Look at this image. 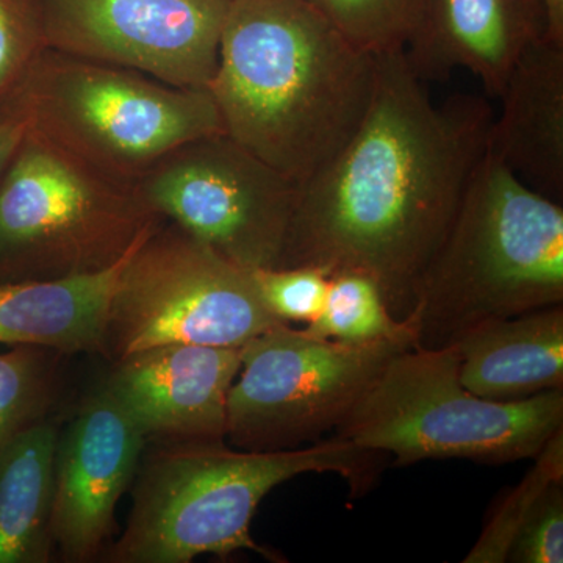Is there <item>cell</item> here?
<instances>
[{"label": "cell", "mask_w": 563, "mask_h": 563, "mask_svg": "<svg viewBox=\"0 0 563 563\" xmlns=\"http://www.w3.org/2000/svg\"><path fill=\"white\" fill-rule=\"evenodd\" d=\"M146 435L109 387L92 396L58 439L51 536L68 558H88L109 536Z\"/></svg>", "instance_id": "7c38bea8"}, {"label": "cell", "mask_w": 563, "mask_h": 563, "mask_svg": "<svg viewBox=\"0 0 563 563\" xmlns=\"http://www.w3.org/2000/svg\"><path fill=\"white\" fill-rule=\"evenodd\" d=\"M410 329H418L417 314L410 312L406 320H396L377 282L366 274L347 272L329 277L320 313L303 331L335 342L368 343Z\"/></svg>", "instance_id": "d6986e66"}, {"label": "cell", "mask_w": 563, "mask_h": 563, "mask_svg": "<svg viewBox=\"0 0 563 563\" xmlns=\"http://www.w3.org/2000/svg\"><path fill=\"white\" fill-rule=\"evenodd\" d=\"M279 322L251 269L162 221L121 274L107 333L114 332L128 357L172 343L242 347Z\"/></svg>", "instance_id": "9c48e42d"}, {"label": "cell", "mask_w": 563, "mask_h": 563, "mask_svg": "<svg viewBox=\"0 0 563 563\" xmlns=\"http://www.w3.org/2000/svg\"><path fill=\"white\" fill-rule=\"evenodd\" d=\"M485 151L532 190L563 202V46L543 38L515 63Z\"/></svg>", "instance_id": "9a60e30c"}, {"label": "cell", "mask_w": 563, "mask_h": 563, "mask_svg": "<svg viewBox=\"0 0 563 563\" xmlns=\"http://www.w3.org/2000/svg\"><path fill=\"white\" fill-rule=\"evenodd\" d=\"M242 366V347L172 343L122 357L107 387L144 435L191 442L225 437L228 396Z\"/></svg>", "instance_id": "4fadbf2b"}, {"label": "cell", "mask_w": 563, "mask_h": 563, "mask_svg": "<svg viewBox=\"0 0 563 563\" xmlns=\"http://www.w3.org/2000/svg\"><path fill=\"white\" fill-rule=\"evenodd\" d=\"M31 117L22 98L20 85L0 98V180L31 132Z\"/></svg>", "instance_id": "484cf974"}, {"label": "cell", "mask_w": 563, "mask_h": 563, "mask_svg": "<svg viewBox=\"0 0 563 563\" xmlns=\"http://www.w3.org/2000/svg\"><path fill=\"white\" fill-rule=\"evenodd\" d=\"M493 118L484 96L433 102L404 51L376 55L372 106L346 146L298 185L276 268L366 274L393 317L406 320L485 154Z\"/></svg>", "instance_id": "6da1fadb"}, {"label": "cell", "mask_w": 563, "mask_h": 563, "mask_svg": "<svg viewBox=\"0 0 563 563\" xmlns=\"http://www.w3.org/2000/svg\"><path fill=\"white\" fill-rule=\"evenodd\" d=\"M531 472L509 493L485 525L473 550L463 559L465 563H504L510 544L525 518L531 512L543 492L555 481L563 479V429L547 443L542 453L533 459Z\"/></svg>", "instance_id": "44dd1931"}, {"label": "cell", "mask_w": 563, "mask_h": 563, "mask_svg": "<svg viewBox=\"0 0 563 563\" xmlns=\"http://www.w3.org/2000/svg\"><path fill=\"white\" fill-rule=\"evenodd\" d=\"M547 35L543 0H428L404 57L424 84L466 69L498 98L521 54Z\"/></svg>", "instance_id": "5bb4252c"}, {"label": "cell", "mask_w": 563, "mask_h": 563, "mask_svg": "<svg viewBox=\"0 0 563 563\" xmlns=\"http://www.w3.org/2000/svg\"><path fill=\"white\" fill-rule=\"evenodd\" d=\"M47 47L207 90L233 0H40Z\"/></svg>", "instance_id": "8fae6325"}, {"label": "cell", "mask_w": 563, "mask_h": 563, "mask_svg": "<svg viewBox=\"0 0 563 563\" xmlns=\"http://www.w3.org/2000/svg\"><path fill=\"white\" fill-rule=\"evenodd\" d=\"M162 221L131 185L31 129L0 180V274L33 280L99 272Z\"/></svg>", "instance_id": "52a82bcc"}, {"label": "cell", "mask_w": 563, "mask_h": 563, "mask_svg": "<svg viewBox=\"0 0 563 563\" xmlns=\"http://www.w3.org/2000/svg\"><path fill=\"white\" fill-rule=\"evenodd\" d=\"M459 377L490 401H523L563 388V303L481 322L455 340Z\"/></svg>", "instance_id": "2e32d148"}, {"label": "cell", "mask_w": 563, "mask_h": 563, "mask_svg": "<svg viewBox=\"0 0 563 563\" xmlns=\"http://www.w3.org/2000/svg\"><path fill=\"white\" fill-rule=\"evenodd\" d=\"M563 303V207L485 151L422 273L418 346L443 347L481 322Z\"/></svg>", "instance_id": "3957f363"}, {"label": "cell", "mask_w": 563, "mask_h": 563, "mask_svg": "<svg viewBox=\"0 0 563 563\" xmlns=\"http://www.w3.org/2000/svg\"><path fill=\"white\" fill-rule=\"evenodd\" d=\"M506 562H563V479L551 484L525 518Z\"/></svg>", "instance_id": "cb8c5ba5"}, {"label": "cell", "mask_w": 563, "mask_h": 563, "mask_svg": "<svg viewBox=\"0 0 563 563\" xmlns=\"http://www.w3.org/2000/svg\"><path fill=\"white\" fill-rule=\"evenodd\" d=\"M548 18L547 38L563 46V0H543Z\"/></svg>", "instance_id": "4316f807"}, {"label": "cell", "mask_w": 563, "mask_h": 563, "mask_svg": "<svg viewBox=\"0 0 563 563\" xmlns=\"http://www.w3.org/2000/svg\"><path fill=\"white\" fill-rule=\"evenodd\" d=\"M374 85L376 55L309 0H233L207 90L225 135L299 185L361 128Z\"/></svg>", "instance_id": "7a4b0ae2"}, {"label": "cell", "mask_w": 563, "mask_h": 563, "mask_svg": "<svg viewBox=\"0 0 563 563\" xmlns=\"http://www.w3.org/2000/svg\"><path fill=\"white\" fill-rule=\"evenodd\" d=\"M133 190L155 217L229 262L258 269L280 261L298 184L214 133L166 155Z\"/></svg>", "instance_id": "30bf717a"}, {"label": "cell", "mask_w": 563, "mask_h": 563, "mask_svg": "<svg viewBox=\"0 0 563 563\" xmlns=\"http://www.w3.org/2000/svg\"><path fill=\"white\" fill-rule=\"evenodd\" d=\"M41 366L29 347L0 354V446L21 431L41 398Z\"/></svg>", "instance_id": "d4e9b609"}, {"label": "cell", "mask_w": 563, "mask_h": 563, "mask_svg": "<svg viewBox=\"0 0 563 563\" xmlns=\"http://www.w3.org/2000/svg\"><path fill=\"white\" fill-rule=\"evenodd\" d=\"M418 329L368 343L318 339L279 322L242 346L228 396L225 437L246 451H280L335 432Z\"/></svg>", "instance_id": "ba28073f"}, {"label": "cell", "mask_w": 563, "mask_h": 563, "mask_svg": "<svg viewBox=\"0 0 563 563\" xmlns=\"http://www.w3.org/2000/svg\"><path fill=\"white\" fill-rule=\"evenodd\" d=\"M140 244L99 272L0 282V343L62 351L102 344L114 291Z\"/></svg>", "instance_id": "e0dca14e"}, {"label": "cell", "mask_w": 563, "mask_h": 563, "mask_svg": "<svg viewBox=\"0 0 563 563\" xmlns=\"http://www.w3.org/2000/svg\"><path fill=\"white\" fill-rule=\"evenodd\" d=\"M344 38L372 55L404 51L428 0H309Z\"/></svg>", "instance_id": "ffe728a7"}, {"label": "cell", "mask_w": 563, "mask_h": 563, "mask_svg": "<svg viewBox=\"0 0 563 563\" xmlns=\"http://www.w3.org/2000/svg\"><path fill=\"white\" fill-rule=\"evenodd\" d=\"M563 429V388L523 401L466 390L457 351L413 346L396 355L333 437L396 466L440 459L510 463L536 459Z\"/></svg>", "instance_id": "5b68a950"}, {"label": "cell", "mask_w": 563, "mask_h": 563, "mask_svg": "<svg viewBox=\"0 0 563 563\" xmlns=\"http://www.w3.org/2000/svg\"><path fill=\"white\" fill-rule=\"evenodd\" d=\"M44 49L40 0H0V98L21 84Z\"/></svg>", "instance_id": "7402d4cb"}, {"label": "cell", "mask_w": 563, "mask_h": 563, "mask_svg": "<svg viewBox=\"0 0 563 563\" xmlns=\"http://www.w3.org/2000/svg\"><path fill=\"white\" fill-rule=\"evenodd\" d=\"M57 442L51 424H33L0 446V563L47 558Z\"/></svg>", "instance_id": "ac0fdd59"}, {"label": "cell", "mask_w": 563, "mask_h": 563, "mask_svg": "<svg viewBox=\"0 0 563 563\" xmlns=\"http://www.w3.org/2000/svg\"><path fill=\"white\" fill-rule=\"evenodd\" d=\"M258 296L282 322H312L328 292L329 276L310 266L251 269Z\"/></svg>", "instance_id": "603a6c76"}, {"label": "cell", "mask_w": 563, "mask_h": 563, "mask_svg": "<svg viewBox=\"0 0 563 563\" xmlns=\"http://www.w3.org/2000/svg\"><path fill=\"white\" fill-rule=\"evenodd\" d=\"M20 90L33 132L131 187L177 147L224 133L209 90L173 87L51 47Z\"/></svg>", "instance_id": "8992f818"}, {"label": "cell", "mask_w": 563, "mask_h": 563, "mask_svg": "<svg viewBox=\"0 0 563 563\" xmlns=\"http://www.w3.org/2000/svg\"><path fill=\"white\" fill-rule=\"evenodd\" d=\"M380 455L335 437L280 451L239 450L222 440L185 444L147 465L114 558L185 563L240 550L268 555L252 540L251 523L273 488L301 474L335 473L357 490Z\"/></svg>", "instance_id": "277c9868"}]
</instances>
